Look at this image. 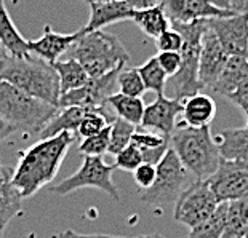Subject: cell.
I'll return each instance as SVG.
<instances>
[{"mask_svg": "<svg viewBox=\"0 0 248 238\" xmlns=\"http://www.w3.org/2000/svg\"><path fill=\"white\" fill-rule=\"evenodd\" d=\"M76 139L72 133L64 131L48 139H40L21 153L13 173V186L21 197H32L53 181Z\"/></svg>", "mask_w": 248, "mask_h": 238, "instance_id": "1", "label": "cell"}, {"mask_svg": "<svg viewBox=\"0 0 248 238\" xmlns=\"http://www.w3.org/2000/svg\"><path fill=\"white\" fill-rule=\"evenodd\" d=\"M0 82H7L40 101L60 107V78L53 64L40 58L31 55L3 58L0 61Z\"/></svg>", "mask_w": 248, "mask_h": 238, "instance_id": "2", "label": "cell"}, {"mask_svg": "<svg viewBox=\"0 0 248 238\" xmlns=\"http://www.w3.org/2000/svg\"><path fill=\"white\" fill-rule=\"evenodd\" d=\"M170 147L184 168L199 181L212 176L221 162L219 147L212 134V126L194 128L184 123L178 125L170 136Z\"/></svg>", "mask_w": 248, "mask_h": 238, "instance_id": "3", "label": "cell"}, {"mask_svg": "<svg viewBox=\"0 0 248 238\" xmlns=\"http://www.w3.org/2000/svg\"><path fill=\"white\" fill-rule=\"evenodd\" d=\"M67 58L78 61L90 78H98L115 69L124 67L130 61V55L117 35L93 30L85 32L69 50Z\"/></svg>", "mask_w": 248, "mask_h": 238, "instance_id": "4", "label": "cell"}, {"mask_svg": "<svg viewBox=\"0 0 248 238\" xmlns=\"http://www.w3.org/2000/svg\"><path fill=\"white\" fill-rule=\"evenodd\" d=\"M58 110L60 107L40 101L7 82H0V117L16 131L40 134Z\"/></svg>", "mask_w": 248, "mask_h": 238, "instance_id": "5", "label": "cell"}, {"mask_svg": "<svg viewBox=\"0 0 248 238\" xmlns=\"http://www.w3.org/2000/svg\"><path fill=\"white\" fill-rule=\"evenodd\" d=\"M171 28L176 29L183 35L184 45L179 55H181V69L175 77L167 82V88L173 91V98L186 99L202 91L199 83V56L202 48V37L208 29L207 19L194 21V23H171Z\"/></svg>", "mask_w": 248, "mask_h": 238, "instance_id": "6", "label": "cell"}, {"mask_svg": "<svg viewBox=\"0 0 248 238\" xmlns=\"http://www.w3.org/2000/svg\"><path fill=\"white\" fill-rule=\"evenodd\" d=\"M155 166V181L151 189L141 193V202L152 208H163L170 203H175L183 190L191 184V173L184 168L171 147Z\"/></svg>", "mask_w": 248, "mask_h": 238, "instance_id": "7", "label": "cell"}, {"mask_svg": "<svg viewBox=\"0 0 248 238\" xmlns=\"http://www.w3.org/2000/svg\"><path fill=\"white\" fill-rule=\"evenodd\" d=\"M114 170L115 168L108 165L103 157H83V163L78 171L56 184L53 192L56 195H69L83 187H94L106 192L114 202L119 203L120 193L112 181Z\"/></svg>", "mask_w": 248, "mask_h": 238, "instance_id": "8", "label": "cell"}, {"mask_svg": "<svg viewBox=\"0 0 248 238\" xmlns=\"http://www.w3.org/2000/svg\"><path fill=\"white\" fill-rule=\"evenodd\" d=\"M218 200L210 189L207 179L205 181L195 179L183 190L175 202L173 218L179 224L192 229L200 222L207 221L218 208Z\"/></svg>", "mask_w": 248, "mask_h": 238, "instance_id": "9", "label": "cell"}, {"mask_svg": "<svg viewBox=\"0 0 248 238\" xmlns=\"http://www.w3.org/2000/svg\"><path fill=\"white\" fill-rule=\"evenodd\" d=\"M207 182L218 203L248 200V163L221 158Z\"/></svg>", "mask_w": 248, "mask_h": 238, "instance_id": "10", "label": "cell"}, {"mask_svg": "<svg viewBox=\"0 0 248 238\" xmlns=\"http://www.w3.org/2000/svg\"><path fill=\"white\" fill-rule=\"evenodd\" d=\"M208 29L228 56H248V13L207 19Z\"/></svg>", "mask_w": 248, "mask_h": 238, "instance_id": "11", "label": "cell"}, {"mask_svg": "<svg viewBox=\"0 0 248 238\" xmlns=\"http://www.w3.org/2000/svg\"><path fill=\"white\" fill-rule=\"evenodd\" d=\"M124 67L115 69L112 72H108L98 78H90L82 88L72 89L60 98V109L62 107H104L108 105V98L112 94L114 87L117 85V75Z\"/></svg>", "mask_w": 248, "mask_h": 238, "instance_id": "12", "label": "cell"}, {"mask_svg": "<svg viewBox=\"0 0 248 238\" xmlns=\"http://www.w3.org/2000/svg\"><path fill=\"white\" fill-rule=\"evenodd\" d=\"M162 8L165 10L170 23H194V21L224 18L235 12L224 10L213 5L210 0H163Z\"/></svg>", "mask_w": 248, "mask_h": 238, "instance_id": "13", "label": "cell"}, {"mask_svg": "<svg viewBox=\"0 0 248 238\" xmlns=\"http://www.w3.org/2000/svg\"><path fill=\"white\" fill-rule=\"evenodd\" d=\"M228 61V55L210 29L202 37V48L199 56V83L202 89H212Z\"/></svg>", "mask_w": 248, "mask_h": 238, "instance_id": "14", "label": "cell"}, {"mask_svg": "<svg viewBox=\"0 0 248 238\" xmlns=\"http://www.w3.org/2000/svg\"><path fill=\"white\" fill-rule=\"evenodd\" d=\"M183 103L175 98H167L165 94L157 96L154 103L146 105L141 120V128L154 130L165 136H171L176 128V117L181 114Z\"/></svg>", "mask_w": 248, "mask_h": 238, "instance_id": "15", "label": "cell"}, {"mask_svg": "<svg viewBox=\"0 0 248 238\" xmlns=\"http://www.w3.org/2000/svg\"><path fill=\"white\" fill-rule=\"evenodd\" d=\"M85 34L83 29L77 30L72 34H60L55 32L50 26H45L44 34L37 40L29 42V51L34 53L37 58L46 61L48 64H55L56 61H60V56L67 53V50Z\"/></svg>", "mask_w": 248, "mask_h": 238, "instance_id": "16", "label": "cell"}, {"mask_svg": "<svg viewBox=\"0 0 248 238\" xmlns=\"http://www.w3.org/2000/svg\"><path fill=\"white\" fill-rule=\"evenodd\" d=\"M90 5V19L83 28V32H93L101 30L109 24L119 23V21H130L135 10L122 0H108V2H93Z\"/></svg>", "mask_w": 248, "mask_h": 238, "instance_id": "17", "label": "cell"}, {"mask_svg": "<svg viewBox=\"0 0 248 238\" xmlns=\"http://www.w3.org/2000/svg\"><path fill=\"white\" fill-rule=\"evenodd\" d=\"M15 168L0 163V225L7 227L23 208V197L13 186Z\"/></svg>", "mask_w": 248, "mask_h": 238, "instance_id": "18", "label": "cell"}, {"mask_svg": "<svg viewBox=\"0 0 248 238\" xmlns=\"http://www.w3.org/2000/svg\"><path fill=\"white\" fill-rule=\"evenodd\" d=\"M183 123L194 128L210 126L216 115V104L212 96L205 93H197L194 96L183 99Z\"/></svg>", "mask_w": 248, "mask_h": 238, "instance_id": "19", "label": "cell"}, {"mask_svg": "<svg viewBox=\"0 0 248 238\" xmlns=\"http://www.w3.org/2000/svg\"><path fill=\"white\" fill-rule=\"evenodd\" d=\"M245 82H248V56H228L212 91L228 98Z\"/></svg>", "mask_w": 248, "mask_h": 238, "instance_id": "20", "label": "cell"}, {"mask_svg": "<svg viewBox=\"0 0 248 238\" xmlns=\"http://www.w3.org/2000/svg\"><path fill=\"white\" fill-rule=\"evenodd\" d=\"M131 144L138 147L142 160L146 163H152L157 165L162 157L165 155V152L170 149V136H165L154 130H136L133 137H131Z\"/></svg>", "mask_w": 248, "mask_h": 238, "instance_id": "21", "label": "cell"}, {"mask_svg": "<svg viewBox=\"0 0 248 238\" xmlns=\"http://www.w3.org/2000/svg\"><path fill=\"white\" fill-rule=\"evenodd\" d=\"M0 44L3 45L8 56L26 58L31 55L29 42L16 29L3 0H0Z\"/></svg>", "mask_w": 248, "mask_h": 238, "instance_id": "22", "label": "cell"}, {"mask_svg": "<svg viewBox=\"0 0 248 238\" xmlns=\"http://www.w3.org/2000/svg\"><path fill=\"white\" fill-rule=\"evenodd\" d=\"M93 107H78V105H72V107H62L58 110V114L48 121V125L42 130L39 134L40 139H48L64 131H69L74 136L77 133V128L80 125L82 119L85 117V114Z\"/></svg>", "mask_w": 248, "mask_h": 238, "instance_id": "23", "label": "cell"}, {"mask_svg": "<svg viewBox=\"0 0 248 238\" xmlns=\"http://www.w3.org/2000/svg\"><path fill=\"white\" fill-rule=\"evenodd\" d=\"M221 158L248 163V128H228L218 134Z\"/></svg>", "mask_w": 248, "mask_h": 238, "instance_id": "24", "label": "cell"}, {"mask_svg": "<svg viewBox=\"0 0 248 238\" xmlns=\"http://www.w3.org/2000/svg\"><path fill=\"white\" fill-rule=\"evenodd\" d=\"M130 21L138 26L142 30V34L151 37V39H157L160 34H163L165 30L171 28L170 18L167 16L165 10L160 7L154 8H146V10H135L131 15Z\"/></svg>", "mask_w": 248, "mask_h": 238, "instance_id": "25", "label": "cell"}, {"mask_svg": "<svg viewBox=\"0 0 248 238\" xmlns=\"http://www.w3.org/2000/svg\"><path fill=\"white\" fill-rule=\"evenodd\" d=\"M53 67L58 74V78H60L61 94L72 91V89L82 88L90 80V75L87 74L85 69H83V66L78 61L72 60V58L56 61Z\"/></svg>", "mask_w": 248, "mask_h": 238, "instance_id": "26", "label": "cell"}, {"mask_svg": "<svg viewBox=\"0 0 248 238\" xmlns=\"http://www.w3.org/2000/svg\"><path fill=\"white\" fill-rule=\"evenodd\" d=\"M106 104L109 105L117 119H122L125 121H128V123L141 126V120L146 109L141 98H131V96H125L122 93H112L108 98Z\"/></svg>", "mask_w": 248, "mask_h": 238, "instance_id": "27", "label": "cell"}, {"mask_svg": "<svg viewBox=\"0 0 248 238\" xmlns=\"http://www.w3.org/2000/svg\"><path fill=\"white\" fill-rule=\"evenodd\" d=\"M248 227V200L228 202L224 230L221 238H244Z\"/></svg>", "mask_w": 248, "mask_h": 238, "instance_id": "28", "label": "cell"}, {"mask_svg": "<svg viewBox=\"0 0 248 238\" xmlns=\"http://www.w3.org/2000/svg\"><path fill=\"white\" fill-rule=\"evenodd\" d=\"M140 72V75L142 78V83L147 91H154L157 96H162L165 93L168 75L163 72V69L160 67L157 58H149L146 62H142L140 67H136Z\"/></svg>", "mask_w": 248, "mask_h": 238, "instance_id": "29", "label": "cell"}, {"mask_svg": "<svg viewBox=\"0 0 248 238\" xmlns=\"http://www.w3.org/2000/svg\"><path fill=\"white\" fill-rule=\"evenodd\" d=\"M226 211H228V202L219 203L215 213L207 221L200 222L189 232L187 238H221L224 230Z\"/></svg>", "mask_w": 248, "mask_h": 238, "instance_id": "30", "label": "cell"}, {"mask_svg": "<svg viewBox=\"0 0 248 238\" xmlns=\"http://www.w3.org/2000/svg\"><path fill=\"white\" fill-rule=\"evenodd\" d=\"M138 126L133 123H128L122 119H115L112 123L109 125V153L117 155L120 150L131 144V137H133L135 131Z\"/></svg>", "mask_w": 248, "mask_h": 238, "instance_id": "31", "label": "cell"}, {"mask_svg": "<svg viewBox=\"0 0 248 238\" xmlns=\"http://www.w3.org/2000/svg\"><path fill=\"white\" fill-rule=\"evenodd\" d=\"M117 87H119V93L131 98H141L146 91V87L142 83V78L136 67L122 69L119 72Z\"/></svg>", "mask_w": 248, "mask_h": 238, "instance_id": "32", "label": "cell"}, {"mask_svg": "<svg viewBox=\"0 0 248 238\" xmlns=\"http://www.w3.org/2000/svg\"><path fill=\"white\" fill-rule=\"evenodd\" d=\"M109 150V126L104 128L101 133L94 134L87 139H82L78 146V152L85 157H103Z\"/></svg>", "mask_w": 248, "mask_h": 238, "instance_id": "33", "label": "cell"}, {"mask_svg": "<svg viewBox=\"0 0 248 238\" xmlns=\"http://www.w3.org/2000/svg\"><path fill=\"white\" fill-rule=\"evenodd\" d=\"M141 163H144V160H142V155H141L140 149L138 147H135L133 144H130L128 147H125L124 150H120L117 155H115L114 168L133 173Z\"/></svg>", "mask_w": 248, "mask_h": 238, "instance_id": "34", "label": "cell"}, {"mask_svg": "<svg viewBox=\"0 0 248 238\" xmlns=\"http://www.w3.org/2000/svg\"><path fill=\"white\" fill-rule=\"evenodd\" d=\"M183 45H184L183 35L173 28L165 30V32L160 34L155 39V46H157V50H159V53L160 51H176V53H179L183 48Z\"/></svg>", "mask_w": 248, "mask_h": 238, "instance_id": "35", "label": "cell"}, {"mask_svg": "<svg viewBox=\"0 0 248 238\" xmlns=\"http://www.w3.org/2000/svg\"><path fill=\"white\" fill-rule=\"evenodd\" d=\"M157 176V166L152 163H141V165L133 171V181L142 192L152 187V184L155 181Z\"/></svg>", "mask_w": 248, "mask_h": 238, "instance_id": "36", "label": "cell"}, {"mask_svg": "<svg viewBox=\"0 0 248 238\" xmlns=\"http://www.w3.org/2000/svg\"><path fill=\"white\" fill-rule=\"evenodd\" d=\"M157 61H159L163 72L167 74L168 78L175 77L178 71L181 69V55L176 51H160L157 53Z\"/></svg>", "mask_w": 248, "mask_h": 238, "instance_id": "37", "label": "cell"}, {"mask_svg": "<svg viewBox=\"0 0 248 238\" xmlns=\"http://www.w3.org/2000/svg\"><path fill=\"white\" fill-rule=\"evenodd\" d=\"M228 99L231 103H234L235 105H239L247 114L248 112V82H245L240 88H237L234 93L229 94Z\"/></svg>", "mask_w": 248, "mask_h": 238, "instance_id": "38", "label": "cell"}, {"mask_svg": "<svg viewBox=\"0 0 248 238\" xmlns=\"http://www.w3.org/2000/svg\"><path fill=\"white\" fill-rule=\"evenodd\" d=\"M131 10H146V8H154L160 7L163 0H122Z\"/></svg>", "mask_w": 248, "mask_h": 238, "instance_id": "39", "label": "cell"}, {"mask_svg": "<svg viewBox=\"0 0 248 238\" xmlns=\"http://www.w3.org/2000/svg\"><path fill=\"white\" fill-rule=\"evenodd\" d=\"M15 131H16V130H15L12 125L7 123V121L0 117V144H2V142L7 139V137L12 136Z\"/></svg>", "mask_w": 248, "mask_h": 238, "instance_id": "40", "label": "cell"}, {"mask_svg": "<svg viewBox=\"0 0 248 238\" xmlns=\"http://www.w3.org/2000/svg\"><path fill=\"white\" fill-rule=\"evenodd\" d=\"M231 10L235 13H248V0H229Z\"/></svg>", "mask_w": 248, "mask_h": 238, "instance_id": "41", "label": "cell"}, {"mask_svg": "<svg viewBox=\"0 0 248 238\" xmlns=\"http://www.w3.org/2000/svg\"><path fill=\"white\" fill-rule=\"evenodd\" d=\"M58 238H83V235H78L77 232H74L71 229H67L64 232H61L60 235H58Z\"/></svg>", "mask_w": 248, "mask_h": 238, "instance_id": "42", "label": "cell"}, {"mask_svg": "<svg viewBox=\"0 0 248 238\" xmlns=\"http://www.w3.org/2000/svg\"><path fill=\"white\" fill-rule=\"evenodd\" d=\"M213 5H216V7L219 8H224V10H231V3L229 0H210Z\"/></svg>", "mask_w": 248, "mask_h": 238, "instance_id": "43", "label": "cell"}, {"mask_svg": "<svg viewBox=\"0 0 248 238\" xmlns=\"http://www.w3.org/2000/svg\"><path fill=\"white\" fill-rule=\"evenodd\" d=\"M83 238H125V237H114V235H101V234H96V235H83Z\"/></svg>", "mask_w": 248, "mask_h": 238, "instance_id": "44", "label": "cell"}, {"mask_svg": "<svg viewBox=\"0 0 248 238\" xmlns=\"http://www.w3.org/2000/svg\"><path fill=\"white\" fill-rule=\"evenodd\" d=\"M135 238H165L160 234H151V235H140V237H135Z\"/></svg>", "mask_w": 248, "mask_h": 238, "instance_id": "45", "label": "cell"}, {"mask_svg": "<svg viewBox=\"0 0 248 238\" xmlns=\"http://www.w3.org/2000/svg\"><path fill=\"white\" fill-rule=\"evenodd\" d=\"M8 55H7V51H5V48H3V45L0 44V61L3 60V58H7Z\"/></svg>", "mask_w": 248, "mask_h": 238, "instance_id": "46", "label": "cell"}, {"mask_svg": "<svg viewBox=\"0 0 248 238\" xmlns=\"http://www.w3.org/2000/svg\"><path fill=\"white\" fill-rule=\"evenodd\" d=\"M87 3H93V2H108V0H85Z\"/></svg>", "mask_w": 248, "mask_h": 238, "instance_id": "47", "label": "cell"}, {"mask_svg": "<svg viewBox=\"0 0 248 238\" xmlns=\"http://www.w3.org/2000/svg\"><path fill=\"white\" fill-rule=\"evenodd\" d=\"M3 230H5V229H3L2 225H0V238H2V235H3Z\"/></svg>", "mask_w": 248, "mask_h": 238, "instance_id": "48", "label": "cell"}, {"mask_svg": "<svg viewBox=\"0 0 248 238\" xmlns=\"http://www.w3.org/2000/svg\"><path fill=\"white\" fill-rule=\"evenodd\" d=\"M245 117H247V128H248V112L245 114Z\"/></svg>", "mask_w": 248, "mask_h": 238, "instance_id": "49", "label": "cell"}, {"mask_svg": "<svg viewBox=\"0 0 248 238\" xmlns=\"http://www.w3.org/2000/svg\"><path fill=\"white\" fill-rule=\"evenodd\" d=\"M244 238H248V227H247V232H245V237Z\"/></svg>", "mask_w": 248, "mask_h": 238, "instance_id": "50", "label": "cell"}]
</instances>
